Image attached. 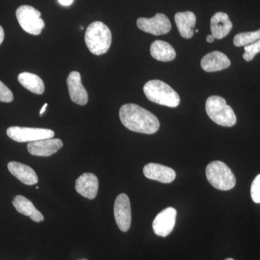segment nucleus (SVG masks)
<instances>
[{"label": "nucleus", "mask_w": 260, "mask_h": 260, "mask_svg": "<svg viewBox=\"0 0 260 260\" xmlns=\"http://www.w3.org/2000/svg\"><path fill=\"white\" fill-rule=\"evenodd\" d=\"M119 118L123 125L135 133L152 135L160 127L156 116L135 104H124L119 110Z\"/></svg>", "instance_id": "nucleus-1"}, {"label": "nucleus", "mask_w": 260, "mask_h": 260, "mask_svg": "<svg viewBox=\"0 0 260 260\" xmlns=\"http://www.w3.org/2000/svg\"><path fill=\"white\" fill-rule=\"evenodd\" d=\"M112 35L110 29L101 21L90 23L86 29L85 42L89 51L95 55L106 54L110 49Z\"/></svg>", "instance_id": "nucleus-2"}, {"label": "nucleus", "mask_w": 260, "mask_h": 260, "mask_svg": "<svg viewBox=\"0 0 260 260\" xmlns=\"http://www.w3.org/2000/svg\"><path fill=\"white\" fill-rule=\"evenodd\" d=\"M143 91L149 101L159 105L176 108L180 103L179 94L161 80H150L145 83Z\"/></svg>", "instance_id": "nucleus-3"}, {"label": "nucleus", "mask_w": 260, "mask_h": 260, "mask_svg": "<svg viewBox=\"0 0 260 260\" xmlns=\"http://www.w3.org/2000/svg\"><path fill=\"white\" fill-rule=\"evenodd\" d=\"M206 112L208 116L218 125L231 127L237 123V116L226 101L218 95H212L207 99Z\"/></svg>", "instance_id": "nucleus-4"}, {"label": "nucleus", "mask_w": 260, "mask_h": 260, "mask_svg": "<svg viewBox=\"0 0 260 260\" xmlns=\"http://www.w3.org/2000/svg\"><path fill=\"white\" fill-rule=\"evenodd\" d=\"M206 177L210 184L219 190H230L235 186L237 182L230 168L219 160L208 164L206 168Z\"/></svg>", "instance_id": "nucleus-5"}, {"label": "nucleus", "mask_w": 260, "mask_h": 260, "mask_svg": "<svg viewBox=\"0 0 260 260\" xmlns=\"http://www.w3.org/2000/svg\"><path fill=\"white\" fill-rule=\"evenodd\" d=\"M41 15L40 11L29 5H22L16 10V17L20 26L31 35H39L45 27Z\"/></svg>", "instance_id": "nucleus-6"}, {"label": "nucleus", "mask_w": 260, "mask_h": 260, "mask_svg": "<svg viewBox=\"0 0 260 260\" xmlns=\"http://www.w3.org/2000/svg\"><path fill=\"white\" fill-rule=\"evenodd\" d=\"M7 135L10 139L18 143H30L37 140L52 138L54 136V133L53 130L42 128L10 126L7 130Z\"/></svg>", "instance_id": "nucleus-7"}, {"label": "nucleus", "mask_w": 260, "mask_h": 260, "mask_svg": "<svg viewBox=\"0 0 260 260\" xmlns=\"http://www.w3.org/2000/svg\"><path fill=\"white\" fill-rule=\"evenodd\" d=\"M137 25L143 31L154 36L165 35L172 29L170 20L162 13H158L151 18H138Z\"/></svg>", "instance_id": "nucleus-8"}, {"label": "nucleus", "mask_w": 260, "mask_h": 260, "mask_svg": "<svg viewBox=\"0 0 260 260\" xmlns=\"http://www.w3.org/2000/svg\"><path fill=\"white\" fill-rule=\"evenodd\" d=\"M116 223L121 232L129 231L132 221L131 205L127 195L120 194L116 198L114 207Z\"/></svg>", "instance_id": "nucleus-9"}, {"label": "nucleus", "mask_w": 260, "mask_h": 260, "mask_svg": "<svg viewBox=\"0 0 260 260\" xmlns=\"http://www.w3.org/2000/svg\"><path fill=\"white\" fill-rule=\"evenodd\" d=\"M177 214V210L172 207L166 208L158 213L153 222L154 233L159 237L169 236L175 225Z\"/></svg>", "instance_id": "nucleus-10"}, {"label": "nucleus", "mask_w": 260, "mask_h": 260, "mask_svg": "<svg viewBox=\"0 0 260 260\" xmlns=\"http://www.w3.org/2000/svg\"><path fill=\"white\" fill-rule=\"evenodd\" d=\"M70 99L75 104L84 106L88 102V95L81 81V75L76 71L71 72L67 79Z\"/></svg>", "instance_id": "nucleus-11"}, {"label": "nucleus", "mask_w": 260, "mask_h": 260, "mask_svg": "<svg viewBox=\"0 0 260 260\" xmlns=\"http://www.w3.org/2000/svg\"><path fill=\"white\" fill-rule=\"evenodd\" d=\"M62 146L63 143L61 140L48 138L30 142L27 145V148L32 155L47 157L56 153Z\"/></svg>", "instance_id": "nucleus-12"}, {"label": "nucleus", "mask_w": 260, "mask_h": 260, "mask_svg": "<svg viewBox=\"0 0 260 260\" xmlns=\"http://www.w3.org/2000/svg\"><path fill=\"white\" fill-rule=\"evenodd\" d=\"M143 173L148 179L164 184L172 183L176 178V173L172 168L153 162L147 164L143 169Z\"/></svg>", "instance_id": "nucleus-13"}, {"label": "nucleus", "mask_w": 260, "mask_h": 260, "mask_svg": "<svg viewBox=\"0 0 260 260\" xmlns=\"http://www.w3.org/2000/svg\"><path fill=\"white\" fill-rule=\"evenodd\" d=\"M230 59L223 53L215 51L208 53L203 56L201 60V67L208 73L221 71L231 66Z\"/></svg>", "instance_id": "nucleus-14"}, {"label": "nucleus", "mask_w": 260, "mask_h": 260, "mask_svg": "<svg viewBox=\"0 0 260 260\" xmlns=\"http://www.w3.org/2000/svg\"><path fill=\"white\" fill-rule=\"evenodd\" d=\"M75 189L84 198L93 200L99 190V179L91 173H85L77 179Z\"/></svg>", "instance_id": "nucleus-15"}, {"label": "nucleus", "mask_w": 260, "mask_h": 260, "mask_svg": "<svg viewBox=\"0 0 260 260\" xmlns=\"http://www.w3.org/2000/svg\"><path fill=\"white\" fill-rule=\"evenodd\" d=\"M233 25L229 15L223 12L215 13L210 20V30L215 39H222L232 31Z\"/></svg>", "instance_id": "nucleus-16"}, {"label": "nucleus", "mask_w": 260, "mask_h": 260, "mask_svg": "<svg viewBox=\"0 0 260 260\" xmlns=\"http://www.w3.org/2000/svg\"><path fill=\"white\" fill-rule=\"evenodd\" d=\"M176 25L181 37L189 39L194 35V28L197 18L194 13L191 11L176 13L174 16Z\"/></svg>", "instance_id": "nucleus-17"}, {"label": "nucleus", "mask_w": 260, "mask_h": 260, "mask_svg": "<svg viewBox=\"0 0 260 260\" xmlns=\"http://www.w3.org/2000/svg\"><path fill=\"white\" fill-rule=\"evenodd\" d=\"M8 168L13 176L26 185H34L39 181L37 174L28 166L18 162L11 161L8 164Z\"/></svg>", "instance_id": "nucleus-18"}, {"label": "nucleus", "mask_w": 260, "mask_h": 260, "mask_svg": "<svg viewBox=\"0 0 260 260\" xmlns=\"http://www.w3.org/2000/svg\"><path fill=\"white\" fill-rule=\"evenodd\" d=\"M13 205L18 213L23 214L25 216L34 220V222L39 223L44 220V216L40 212L35 208L34 204L28 199L21 195H18L13 200Z\"/></svg>", "instance_id": "nucleus-19"}, {"label": "nucleus", "mask_w": 260, "mask_h": 260, "mask_svg": "<svg viewBox=\"0 0 260 260\" xmlns=\"http://www.w3.org/2000/svg\"><path fill=\"white\" fill-rule=\"evenodd\" d=\"M150 54L156 60L168 62L174 60L177 56L176 51L170 44L157 40L150 46Z\"/></svg>", "instance_id": "nucleus-20"}, {"label": "nucleus", "mask_w": 260, "mask_h": 260, "mask_svg": "<svg viewBox=\"0 0 260 260\" xmlns=\"http://www.w3.org/2000/svg\"><path fill=\"white\" fill-rule=\"evenodd\" d=\"M19 83L29 91L38 95L44 93L45 90L44 82L37 75L30 73H22L18 75Z\"/></svg>", "instance_id": "nucleus-21"}, {"label": "nucleus", "mask_w": 260, "mask_h": 260, "mask_svg": "<svg viewBox=\"0 0 260 260\" xmlns=\"http://www.w3.org/2000/svg\"><path fill=\"white\" fill-rule=\"evenodd\" d=\"M260 40V29L256 31L244 32L238 34L234 38L235 47H246Z\"/></svg>", "instance_id": "nucleus-22"}, {"label": "nucleus", "mask_w": 260, "mask_h": 260, "mask_svg": "<svg viewBox=\"0 0 260 260\" xmlns=\"http://www.w3.org/2000/svg\"><path fill=\"white\" fill-rule=\"evenodd\" d=\"M244 52L243 58L246 61H250L255 57L256 54L260 52V40L244 47Z\"/></svg>", "instance_id": "nucleus-23"}, {"label": "nucleus", "mask_w": 260, "mask_h": 260, "mask_svg": "<svg viewBox=\"0 0 260 260\" xmlns=\"http://www.w3.org/2000/svg\"><path fill=\"white\" fill-rule=\"evenodd\" d=\"M251 199L255 203H260V174L256 176L251 186Z\"/></svg>", "instance_id": "nucleus-24"}, {"label": "nucleus", "mask_w": 260, "mask_h": 260, "mask_svg": "<svg viewBox=\"0 0 260 260\" xmlns=\"http://www.w3.org/2000/svg\"><path fill=\"white\" fill-rule=\"evenodd\" d=\"M13 99L14 96L11 90L0 80V102L10 103L13 102Z\"/></svg>", "instance_id": "nucleus-25"}, {"label": "nucleus", "mask_w": 260, "mask_h": 260, "mask_svg": "<svg viewBox=\"0 0 260 260\" xmlns=\"http://www.w3.org/2000/svg\"><path fill=\"white\" fill-rule=\"evenodd\" d=\"M58 1L63 6H70V5L73 4L74 0H58Z\"/></svg>", "instance_id": "nucleus-26"}, {"label": "nucleus", "mask_w": 260, "mask_h": 260, "mask_svg": "<svg viewBox=\"0 0 260 260\" xmlns=\"http://www.w3.org/2000/svg\"><path fill=\"white\" fill-rule=\"evenodd\" d=\"M5 39V32L4 29H3V27L0 25V45L3 44V41H4Z\"/></svg>", "instance_id": "nucleus-27"}, {"label": "nucleus", "mask_w": 260, "mask_h": 260, "mask_svg": "<svg viewBox=\"0 0 260 260\" xmlns=\"http://www.w3.org/2000/svg\"><path fill=\"white\" fill-rule=\"evenodd\" d=\"M215 37H213L212 34H210V35H208V37L206 38L207 42L208 43H213L214 41H215Z\"/></svg>", "instance_id": "nucleus-28"}, {"label": "nucleus", "mask_w": 260, "mask_h": 260, "mask_svg": "<svg viewBox=\"0 0 260 260\" xmlns=\"http://www.w3.org/2000/svg\"><path fill=\"white\" fill-rule=\"evenodd\" d=\"M48 104L47 103H46L45 104H44V106H43V107L42 108V109L40 110V115H42L43 114H44V112L46 111V109H47Z\"/></svg>", "instance_id": "nucleus-29"}, {"label": "nucleus", "mask_w": 260, "mask_h": 260, "mask_svg": "<svg viewBox=\"0 0 260 260\" xmlns=\"http://www.w3.org/2000/svg\"><path fill=\"white\" fill-rule=\"evenodd\" d=\"M225 260H234V259H232V258H228V259Z\"/></svg>", "instance_id": "nucleus-30"}, {"label": "nucleus", "mask_w": 260, "mask_h": 260, "mask_svg": "<svg viewBox=\"0 0 260 260\" xmlns=\"http://www.w3.org/2000/svg\"><path fill=\"white\" fill-rule=\"evenodd\" d=\"M195 32H199V30H198V29H196V30H195Z\"/></svg>", "instance_id": "nucleus-31"}]
</instances>
